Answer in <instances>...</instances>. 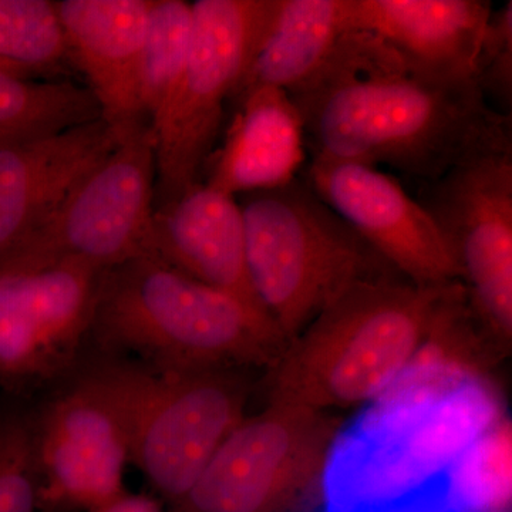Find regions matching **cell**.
<instances>
[{"label":"cell","instance_id":"44dd1931","mask_svg":"<svg viewBox=\"0 0 512 512\" xmlns=\"http://www.w3.org/2000/svg\"><path fill=\"white\" fill-rule=\"evenodd\" d=\"M192 3L151 0L140 69V101L148 123L173 94L190 50Z\"/></svg>","mask_w":512,"mask_h":512},{"label":"cell","instance_id":"52a82bcc","mask_svg":"<svg viewBox=\"0 0 512 512\" xmlns=\"http://www.w3.org/2000/svg\"><path fill=\"white\" fill-rule=\"evenodd\" d=\"M343 421L332 412L266 402L247 414L171 512H302L322 503Z\"/></svg>","mask_w":512,"mask_h":512},{"label":"cell","instance_id":"5bb4252c","mask_svg":"<svg viewBox=\"0 0 512 512\" xmlns=\"http://www.w3.org/2000/svg\"><path fill=\"white\" fill-rule=\"evenodd\" d=\"M69 60L86 77L101 120L120 140L148 123L141 109L140 69L151 0L55 2Z\"/></svg>","mask_w":512,"mask_h":512},{"label":"cell","instance_id":"6da1fadb","mask_svg":"<svg viewBox=\"0 0 512 512\" xmlns=\"http://www.w3.org/2000/svg\"><path fill=\"white\" fill-rule=\"evenodd\" d=\"M288 94L312 157L387 165L421 183L512 144L511 116L494 110L474 80L421 70L369 33H345Z\"/></svg>","mask_w":512,"mask_h":512},{"label":"cell","instance_id":"9c48e42d","mask_svg":"<svg viewBox=\"0 0 512 512\" xmlns=\"http://www.w3.org/2000/svg\"><path fill=\"white\" fill-rule=\"evenodd\" d=\"M156 191V136L137 128L72 194L0 261L25 265L80 262L107 271L146 254Z\"/></svg>","mask_w":512,"mask_h":512},{"label":"cell","instance_id":"e0dca14e","mask_svg":"<svg viewBox=\"0 0 512 512\" xmlns=\"http://www.w3.org/2000/svg\"><path fill=\"white\" fill-rule=\"evenodd\" d=\"M493 9L487 0H345L346 30L379 37L436 76L474 80Z\"/></svg>","mask_w":512,"mask_h":512},{"label":"cell","instance_id":"30bf717a","mask_svg":"<svg viewBox=\"0 0 512 512\" xmlns=\"http://www.w3.org/2000/svg\"><path fill=\"white\" fill-rule=\"evenodd\" d=\"M103 274L80 262L0 261V389H52L79 369Z\"/></svg>","mask_w":512,"mask_h":512},{"label":"cell","instance_id":"484cf974","mask_svg":"<svg viewBox=\"0 0 512 512\" xmlns=\"http://www.w3.org/2000/svg\"><path fill=\"white\" fill-rule=\"evenodd\" d=\"M89 512H171L170 507L156 495L124 491L113 500Z\"/></svg>","mask_w":512,"mask_h":512},{"label":"cell","instance_id":"603a6c76","mask_svg":"<svg viewBox=\"0 0 512 512\" xmlns=\"http://www.w3.org/2000/svg\"><path fill=\"white\" fill-rule=\"evenodd\" d=\"M66 60L69 53L55 2L0 0V67L18 74L52 70Z\"/></svg>","mask_w":512,"mask_h":512},{"label":"cell","instance_id":"ba28073f","mask_svg":"<svg viewBox=\"0 0 512 512\" xmlns=\"http://www.w3.org/2000/svg\"><path fill=\"white\" fill-rule=\"evenodd\" d=\"M272 0H197L183 73L151 127L156 136L154 208L200 184Z\"/></svg>","mask_w":512,"mask_h":512},{"label":"cell","instance_id":"277c9868","mask_svg":"<svg viewBox=\"0 0 512 512\" xmlns=\"http://www.w3.org/2000/svg\"><path fill=\"white\" fill-rule=\"evenodd\" d=\"M90 348L160 369L268 370L286 340L241 299L143 254L101 276Z\"/></svg>","mask_w":512,"mask_h":512},{"label":"cell","instance_id":"7402d4cb","mask_svg":"<svg viewBox=\"0 0 512 512\" xmlns=\"http://www.w3.org/2000/svg\"><path fill=\"white\" fill-rule=\"evenodd\" d=\"M503 420L454 464L446 497L454 512H508L511 503L510 430Z\"/></svg>","mask_w":512,"mask_h":512},{"label":"cell","instance_id":"7a4b0ae2","mask_svg":"<svg viewBox=\"0 0 512 512\" xmlns=\"http://www.w3.org/2000/svg\"><path fill=\"white\" fill-rule=\"evenodd\" d=\"M488 384L464 365L416 362L333 444L325 512H377L441 490L461 456L501 421Z\"/></svg>","mask_w":512,"mask_h":512},{"label":"cell","instance_id":"cb8c5ba5","mask_svg":"<svg viewBox=\"0 0 512 512\" xmlns=\"http://www.w3.org/2000/svg\"><path fill=\"white\" fill-rule=\"evenodd\" d=\"M0 512H40L33 407L18 399L0 410Z\"/></svg>","mask_w":512,"mask_h":512},{"label":"cell","instance_id":"d6986e66","mask_svg":"<svg viewBox=\"0 0 512 512\" xmlns=\"http://www.w3.org/2000/svg\"><path fill=\"white\" fill-rule=\"evenodd\" d=\"M345 33V0H272L231 101L261 87L292 92L319 69Z\"/></svg>","mask_w":512,"mask_h":512},{"label":"cell","instance_id":"3957f363","mask_svg":"<svg viewBox=\"0 0 512 512\" xmlns=\"http://www.w3.org/2000/svg\"><path fill=\"white\" fill-rule=\"evenodd\" d=\"M463 282H360L286 343L266 402L332 412L373 403L416 362Z\"/></svg>","mask_w":512,"mask_h":512},{"label":"cell","instance_id":"2e32d148","mask_svg":"<svg viewBox=\"0 0 512 512\" xmlns=\"http://www.w3.org/2000/svg\"><path fill=\"white\" fill-rule=\"evenodd\" d=\"M146 254L266 315L249 279L244 220L232 195L200 183L154 208Z\"/></svg>","mask_w":512,"mask_h":512},{"label":"cell","instance_id":"4fadbf2b","mask_svg":"<svg viewBox=\"0 0 512 512\" xmlns=\"http://www.w3.org/2000/svg\"><path fill=\"white\" fill-rule=\"evenodd\" d=\"M303 181L407 281L420 286L463 282L433 218L392 175L372 165L312 157Z\"/></svg>","mask_w":512,"mask_h":512},{"label":"cell","instance_id":"5b68a950","mask_svg":"<svg viewBox=\"0 0 512 512\" xmlns=\"http://www.w3.org/2000/svg\"><path fill=\"white\" fill-rule=\"evenodd\" d=\"M77 372L119 416L131 466L141 471L156 497L174 507L247 417L255 370L160 369L93 352Z\"/></svg>","mask_w":512,"mask_h":512},{"label":"cell","instance_id":"d4e9b609","mask_svg":"<svg viewBox=\"0 0 512 512\" xmlns=\"http://www.w3.org/2000/svg\"><path fill=\"white\" fill-rule=\"evenodd\" d=\"M474 82L498 113L511 116L512 109V2L491 12L485 25L476 62Z\"/></svg>","mask_w":512,"mask_h":512},{"label":"cell","instance_id":"8fae6325","mask_svg":"<svg viewBox=\"0 0 512 512\" xmlns=\"http://www.w3.org/2000/svg\"><path fill=\"white\" fill-rule=\"evenodd\" d=\"M417 201L456 256L471 309L495 340L512 338V144L421 183Z\"/></svg>","mask_w":512,"mask_h":512},{"label":"cell","instance_id":"ac0fdd59","mask_svg":"<svg viewBox=\"0 0 512 512\" xmlns=\"http://www.w3.org/2000/svg\"><path fill=\"white\" fill-rule=\"evenodd\" d=\"M235 104L222 146L205 164V184L237 198L298 178L306 158L305 131L289 94L261 87Z\"/></svg>","mask_w":512,"mask_h":512},{"label":"cell","instance_id":"ffe728a7","mask_svg":"<svg viewBox=\"0 0 512 512\" xmlns=\"http://www.w3.org/2000/svg\"><path fill=\"white\" fill-rule=\"evenodd\" d=\"M101 119L87 86L32 82L0 67V147Z\"/></svg>","mask_w":512,"mask_h":512},{"label":"cell","instance_id":"9a60e30c","mask_svg":"<svg viewBox=\"0 0 512 512\" xmlns=\"http://www.w3.org/2000/svg\"><path fill=\"white\" fill-rule=\"evenodd\" d=\"M120 141L100 119L0 147V256L45 224Z\"/></svg>","mask_w":512,"mask_h":512},{"label":"cell","instance_id":"7c38bea8","mask_svg":"<svg viewBox=\"0 0 512 512\" xmlns=\"http://www.w3.org/2000/svg\"><path fill=\"white\" fill-rule=\"evenodd\" d=\"M40 512H89L127 490L123 424L79 372L33 406Z\"/></svg>","mask_w":512,"mask_h":512},{"label":"cell","instance_id":"8992f818","mask_svg":"<svg viewBox=\"0 0 512 512\" xmlns=\"http://www.w3.org/2000/svg\"><path fill=\"white\" fill-rule=\"evenodd\" d=\"M238 202L252 289L286 343L352 286L403 278L299 177Z\"/></svg>","mask_w":512,"mask_h":512}]
</instances>
